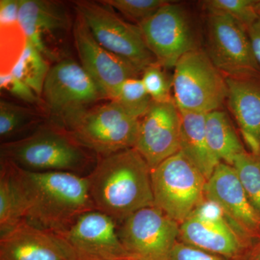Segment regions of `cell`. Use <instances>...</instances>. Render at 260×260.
<instances>
[{
	"label": "cell",
	"mask_w": 260,
	"mask_h": 260,
	"mask_svg": "<svg viewBox=\"0 0 260 260\" xmlns=\"http://www.w3.org/2000/svg\"><path fill=\"white\" fill-rule=\"evenodd\" d=\"M14 166L23 197L24 220L28 223L61 234L80 215L95 210L87 177L29 172Z\"/></svg>",
	"instance_id": "cell-1"
},
{
	"label": "cell",
	"mask_w": 260,
	"mask_h": 260,
	"mask_svg": "<svg viewBox=\"0 0 260 260\" xmlns=\"http://www.w3.org/2000/svg\"><path fill=\"white\" fill-rule=\"evenodd\" d=\"M86 177L95 210L118 223L138 210L155 205L151 170L136 149L98 157Z\"/></svg>",
	"instance_id": "cell-2"
},
{
	"label": "cell",
	"mask_w": 260,
	"mask_h": 260,
	"mask_svg": "<svg viewBox=\"0 0 260 260\" xmlns=\"http://www.w3.org/2000/svg\"><path fill=\"white\" fill-rule=\"evenodd\" d=\"M1 159L32 172H68L86 177L98 156L58 124L41 126L24 138L2 143Z\"/></svg>",
	"instance_id": "cell-3"
},
{
	"label": "cell",
	"mask_w": 260,
	"mask_h": 260,
	"mask_svg": "<svg viewBox=\"0 0 260 260\" xmlns=\"http://www.w3.org/2000/svg\"><path fill=\"white\" fill-rule=\"evenodd\" d=\"M64 128L98 157H105L135 148L140 119L110 101L75 116Z\"/></svg>",
	"instance_id": "cell-4"
},
{
	"label": "cell",
	"mask_w": 260,
	"mask_h": 260,
	"mask_svg": "<svg viewBox=\"0 0 260 260\" xmlns=\"http://www.w3.org/2000/svg\"><path fill=\"white\" fill-rule=\"evenodd\" d=\"M206 177L181 152L151 171L154 204L181 224L205 200Z\"/></svg>",
	"instance_id": "cell-5"
},
{
	"label": "cell",
	"mask_w": 260,
	"mask_h": 260,
	"mask_svg": "<svg viewBox=\"0 0 260 260\" xmlns=\"http://www.w3.org/2000/svg\"><path fill=\"white\" fill-rule=\"evenodd\" d=\"M174 69V99L181 110L208 114L226 101L225 77L203 49L186 53Z\"/></svg>",
	"instance_id": "cell-6"
},
{
	"label": "cell",
	"mask_w": 260,
	"mask_h": 260,
	"mask_svg": "<svg viewBox=\"0 0 260 260\" xmlns=\"http://www.w3.org/2000/svg\"><path fill=\"white\" fill-rule=\"evenodd\" d=\"M75 7L95 40L108 51L129 61L142 73L157 62L140 27L123 20L109 5L102 2L78 1Z\"/></svg>",
	"instance_id": "cell-7"
},
{
	"label": "cell",
	"mask_w": 260,
	"mask_h": 260,
	"mask_svg": "<svg viewBox=\"0 0 260 260\" xmlns=\"http://www.w3.org/2000/svg\"><path fill=\"white\" fill-rule=\"evenodd\" d=\"M42 96L56 124L63 127L90 106L107 99L82 65L70 59L51 67Z\"/></svg>",
	"instance_id": "cell-8"
},
{
	"label": "cell",
	"mask_w": 260,
	"mask_h": 260,
	"mask_svg": "<svg viewBox=\"0 0 260 260\" xmlns=\"http://www.w3.org/2000/svg\"><path fill=\"white\" fill-rule=\"evenodd\" d=\"M179 241L229 260H243L254 244L207 200L180 224Z\"/></svg>",
	"instance_id": "cell-9"
},
{
	"label": "cell",
	"mask_w": 260,
	"mask_h": 260,
	"mask_svg": "<svg viewBox=\"0 0 260 260\" xmlns=\"http://www.w3.org/2000/svg\"><path fill=\"white\" fill-rule=\"evenodd\" d=\"M179 234L180 224L155 205L138 210L118 223L121 244L133 260H169Z\"/></svg>",
	"instance_id": "cell-10"
},
{
	"label": "cell",
	"mask_w": 260,
	"mask_h": 260,
	"mask_svg": "<svg viewBox=\"0 0 260 260\" xmlns=\"http://www.w3.org/2000/svg\"><path fill=\"white\" fill-rule=\"evenodd\" d=\"M138 25L157 63L165 69L174 68L184 54L200 49L192 20L182 5L169 1Z\"/></svg>",
	"instance_id": "cell-11"
},
{
	"label": "cell",
	"mask_w": 260,
	"mask_h": 260,
	"mask_svg": "<svg viewBox=\"0 0 260 260\" xmlns=\"http://www.w3.org/2000/svg\"><path fill=\"white\" fill-rule=\"evenodd\" d=\"M206 36L205 52L224 76L260 73L247 30L235 20L208 13Z\"/></svg>",
	"instance_id": "cell-12"
},
{
	"label": "cell",
	"mask_w": 260,
	"mask_h": 260,
	"mask_svg": "<svg viewBox=\"0 0 260 260\" xmlns=\"http://www.w3.org/2000/svg\"><path fill=\"white\" fill-rule=\"evenodd\" d=\"M73 37L80 64L109 100H115L126 80L142 75L134 65L102 47L78 13L73 25Z\"/></svg>",
	"instance_id": "cell-13"
},
{
	"label": "cell",
	"mask_w": 260,
	"mask_h": 260,
	"mask_svg": "<svg viewBox=\"0 0 260 260\" xmlns=\"http://www.w3.org/2000/svg\"><path fill=\"white\" fill-rule=\"evenodd\" d=\"M181 116L175 102H152L140 119L135 149L153 170L180 151Z\"/></svg>",
	"instance_id": "cell-14"
},
{
	"label": "cell",
	"mask_w": 260,
	"mask_h": 260,
	"mask_svg": "<svg viewBox=\"0 0 260 260\" xmlns=\"http://www.w3.org/2000/svg\"><path fill=\"white\" fill-rule=\"evenodd\" d=\"M205 198L223 210L228 220L243 235L260 239V215L251 204L233 166L220 162L207 180Z\"/></svg>",
	"instance_id": "cell-15"
},
{
	"label": "cell",
	"mask_w": 260,
	"mask_h": 260,
	"mask_svg": "<svg viewBox=\"0 0 260 260\" xmlns=\"http://www.w3.org/2000/svg\"><path fill=\"white\" fill-rule=\"evenodd\" d=\"M0 260H80L60 234L20 222L0 236Z\"/></svg>",
	"instance_id": "cell-16"
},
{
	"label": "cell",
	"mask_w": 260,
	"mask_h": 260,
	"mask_svg": "<svg viewBox=\"0 0 260 260\" xmlns=\"http://www.w3.org/2000/svg\"><path fill=\"white\" fill-rule=\"evenodd\" d=\"M60 235L79 255L103 260L132 259L119 239L117 222L99 210L80 215Z\"/></svg>",
	"instance_id": "cell-17"
},
{
	"label": "cell",
	"mask_w": 260,
	"mask_h": 260,
	"mask_svg": "<svg viewBox=\"0 0 260 260\" xmlns=\"http://www.w3.org/2000/svg\"><path fill=\"white\" fill-rule=\"evenodd\" d=\"M19 22L27 41L47 59H56L58 39L70 27L69 15L60 3L20 0Z\"/></svg>",
	"instance_id": "cell-18"
},
{
	"label": "cell",
	"mask_w": 260,
	"mask_h": 260,
	"mask_svg": "<svg viewBox=\"0 0 260 260\" xmlns=\"http://www.w3.org/2000/svg\"><path fill=\"white\" fill-rule=\"evenodd\" d=\"M229 109L251 153L260 155V73L225 77Z\"/></svg>",
	"instance_id": "cell-19"
},
{
	"label": "cell",
	"mask_w": 260,
	"mask_h": 260,
	"mask_svg": "<svg viewBox=\"0 0 260 260\" xmlns=\"http://www.w3.org/2000/svg\"><path fill=\"white\" fill-rule=\"evenodd\" d=\"M179 112L180 152L208 179L220 161L212 153L208 146L205 131L206 114L181 109Z\"/></svg>",
	"instance_id": "cell-20"
},
{
	"label": "cell",
	"mask_w": 260,
	"mask_h": 260,
	"mask_svg": "<svg viewBox=\"0 0 260 260\" xmlns=\"http://www.w3.org/2000/svg\"><path fill=\"white\" fill-rule=\"evenodd\" d=\"M19 8L20 0L0 1L1 75L11 73L26 45L27 38L19 22Z\"/></svg>",
	"instance_id": "cell-21"
},
{
	"label": "cell",
	"mask_w": 260,
	"mask_h": 260,
	"mask_svg": "<svg viewBox=\"0 0 260 260\" xmlns=\"http://www.w3.org/2000/svg\"><path fill=\"white\" fill-rule=\"evenodd\" d=\"M205 131L210 151L219 161L233 166L234 160L246 150L225 112L206 114Z\"/></svg>",
	"instance_id": "cell-22"
},
{
	"label": "cell",
	"mask_w": 260,
	"mask_h": 260,
	"mask_svg": "<svg viewBox=\"0 0 260 260\" xmlns=\"http://www.w3.org/2000/svg\"><path fill=\"white\" fill-rule=\"evenodd\" d=\"M24 220L23 197L15 166L1 159L0 167V236Z\"/></svg>",
	"instance_id": "cell-23"
},
{
	"label": "cell",
	"mask_w": 260,
	"mask_h": 260,
	"mask_svg": "<svg viewBox=\"0 0 260 260\" xmlns=\"http://www.w3.org/2000/svg\"><path fill=\"white\" fill-rule=\"evenodd\" d=\"M50 68L42 53L27 41L25 49L11 73L42 98L44 83Z\"/></svg>",
	"instance_id": "cell-24"
},
{
	"label": "cell",
	"mask_w": 260,
	"mask_h": 260,
	"mask_svg": "<svg viewBox=\"0 0 260 260\" xmlns=\"http://www.w3.org/2000/svg\"><path fill=\"white\" fill-rule=\"evenodd\" d=\"M37 114L30 108L1 100L0 102V138L3 143L26 131L35 123Z\"/></svg>",
	"instance_id": "cell-25"
},
{
	"label": "cell",
	"mask_w": 260,
	"mask_h": 260,
	"mask_svg": "<svg viewBox=\"0 0 260 260\" xmlns=\"http://www.w3.org/2000/svg\"><path fill=\"white\" fill-rule=\"evenodd\" d=\"M248 199L260 215V155L244 152L233 164Z\"/></svg>",
	"instance_id": "cell-26"
},
{
	"label": "cell",
	"mask_w": 260,
	"mask_h": 260,
	"mask_svg": "<svg viewBox=\"0 0 260 260\" xmlns=\"http://www.w3.org/2000/svg\"><path fill=\"white\" fill-rule=\"evenodd\" d=\"M255 0H207L203 2L208 13L227 15L247 30L259 18Z\"/></svg>",
	"instance_id": "cell-27"
},
{
	"label": "cell",
	"mask_w": 260,
	"mask_h": 260,
	"mask_svg": "<svg viewBox=\"0 0 260 260\" xmlns=\"http://www.w3.org/2000/svg\"><path fill=\"white\" fill-rule=\"evenodd\" d=\"M114 102L129 115L140 119L148 112L153 100L147 93L141 78H132L121 85Z\"/></svg>",
	"instance_id": "cell-28"
},
{
	"label": "cell",
	"mask_w": 260,
	"mask_h": 260,
	"mask_svg": "<svg viewBox=\"0 0 260 260\" xmlns=\"http://www.w3.org/2000/svg\"><path fill=\"white\" fill-rule=\"evenodd\" d=\"M164 69L155 62L142 73V82L153 102L164 103L174 100L172 95L173 75L168 74Z\"/></svg>",
	"instance_id": "cell-29"
},
{
	"label": "cell",
	"mask_w": 260,
	"mask_h": 260,
	"mask_svg": "<svg viewBox=\"0 0 260 260\" xmlns=\"http://www.w3.org/2000/svg\"><path fill=\"white\" fill-rule=\"evenodd\" d=\"M169 2L167 0H106L102 3L118 10L126 18L136 22L138 25L152 16Z\"/></svg>",
	"instance_id": "cell-30"
},
{
	"label": "cell",
	"mask_w": 260,
	"mask_h": 260,
	"mask_svg": "<svg viewBox=\"0 0 260 260\" xmlns=\"http://www.w3.org/2000/svg\"><path fill=\"white\" fill-rule=\"evenodd\" d=\"M0 86L17 99L30 104H40L41 98L27 84L12 74L0 75Z\"/></svg>",
	"instance_id": "cell-31"
},
{
	"label": "cell",
	"mask_w": 260,
	"mask_h": 260,
	"mask_svg": "<svg viewBox=\"0 0 260 260\" xmlns=\"http://www.w3.org/2000/svg\"><path fill=\"white\" fill-rule=\"evenodd\" d=\"M169 260H229L179 241Z\"/></svg>",
	"instance_id": "cell-32"
},
{
	"label": "cell",
	"mask_w": 260,
	"mask_h": 260,
	"mask_svg": "<svg viewBox=\"0 0 260 260\" xmlns=\"http://www.w3.org/2000/svg\"><path fill=\"white\" fill-rule=\"evenodd\" d=\"M246 30L249 35L254 57L260 68V17Z\"/></svg>",
	"instance_id": "cell-33"
},
{
	"label": "cell",
	"mask_w": 260,
	"mask_h": 260,
	"mask_svg": "<svg viewBox=\"0 0 260 260\" xmlns=\"http://www.w3.org/2000/svg\"><path fill=\"white\" fill-rule=\"evenodd\" d=\"M243 260H260V239L254 242Z\"/></svg>",
	"instance_id": "cell-34"
},
{
	"label": "cell",
	"mask_w": 260,
	"mask_h": 260,
	"mask_svg": "<svg viewBox=\"0 0 260 260\" xmlns=\"http://www.w3.org/2000/svg\"><path fill=\"white\" fill-rule=\"evenodd\" d=\"M79 256H80V260H103V259H96V258L90 257V256H84V255H79ZM117 260H133V259H117Z\"/></svg>",
	"instance_id": "cell-35"
},
{
	"label": "cell",
	"mask_w": 260,
	"mask_h": 260,
	"mask_svg": "<svg viewBox=\"0 0 260 260\" xmlns=\"http://www.w3.org/2000/svg\"><path fill=\"white\" fill-rule=\"evenodd\" d=\"M256 12H257L258 15H259V16L260 17V0L256 2Z\"/></svg>",
	"instance_id": "cell-36"
}]
</instances>
